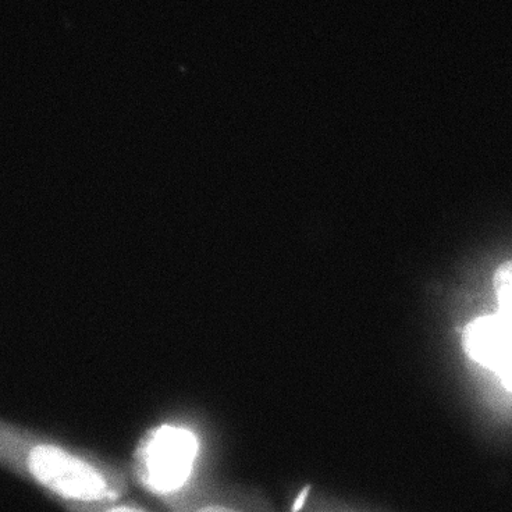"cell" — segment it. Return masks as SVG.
<instances>
[{"label":"cell","instance_id":"277c9868","mask_svg":"<svg viewBox=\"0 0 512 512\" xmlns=\"http://www.w3.org/2000/svg\"><path fill=\"white\" fill-rule=\"evenodd\" d=\"M464 348L476 364L489 369L512 393V323L503 315L479 316L464 330Z\"/></svg>","mask_w":512,"mask_h":512},{"label":"cell","instance_id":"7a4b0ae2","mask_svg":"<svg viewBox=\"0 0 512 512\" xmlns=\"http://www.w3.org/2000/svg\"><path fill=\"white\" fill-rule=\"evenodd\" d=\"M199 446L186 430L160 429L138 448L131 474L134 483L160 501L205 478Z\"/></svg>","mask_w":512,"mask_h":512},{"label":"cell","instance_id":"5b68a950","mask_svg":"<svg viewBox=\"0 0 512 512\" xmlns=\"http://www.w3.org/2000/svg\"><path fill=\"white\" fill-rule=\"evenodd\" d=\"M286 512H376L326 492L312 483L294 487L288 493Z\"/></svg>","mask_w":512,"mask_h":512},{"label":"cell","instance_id":"6da1fadb","mask_svg":"<svg viewBox=\"0 0 512 512\" xmlns=\"http://www.w3.org/2000/svg\"><path fill=\"white\" fill-rule=\"evenodd\" d=\"M0 465L59 507L122 499L134 483L122 462L7 419L0 422Z\"/></svg>","mask_w":512,"mask_h":512},{"label":"cell","instance_id":"8992f818","mask_svg":"<svg viewBox=\"0 0 512 512\" xmlns=\"http://www.w3.org/2000/svg\"><path fill=\"white\" fill-rule=\"evenodd\" d=\"M64 512H156L130 497L96 504H67L60 507Z\"/></svg>","mask_w":512,"mask_h":512},{"label":"cell","instance_id":"52a82bcc","mask_svg":"<svg viewBox=\"0 0 512 512\" xmlns=\"http://www.w3.org/2000/svg\"><path fill=\"white\" fill-rule=\"evenodd\" d=\"M494 293H496L499 314L512 323V261L503 263L494 275Z\"/></svg>","mask_w":512,"mask_h":512},{"label":"cell","instance_id":"3957f363","mask_svg":"<svg viewBox=\"0 0 512 512\" xmlns=\"http://www.w3.org/2000/svg\"><path fill=\"white\" fill-rule=\"evenodd\" d=\"M159 503L166 512H279L261 490L209 476Z\"/></svg>","mask_w":512,"mask_h":512}]
</instances>
